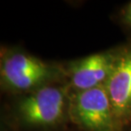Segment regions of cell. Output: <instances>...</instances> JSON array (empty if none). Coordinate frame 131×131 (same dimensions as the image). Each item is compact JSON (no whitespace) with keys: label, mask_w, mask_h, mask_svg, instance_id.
Returning a JSON list of instances; mask_svg holds the SVG:
<instances>
[{"label":"cell","mask_w":131,"mask_h":131,"mask_svg":"<svg viewBox=\"0 0 131 131\" xmlns=\"http://www.w3.org/2000/svg\"><path fill=\"white\" fill-rule=\"evenodd\" d=\"M123 131H131V120L124 127Z\"/></svg>","instance_id":"cell-7"},{"label":"cell","mask_w":131,"mask_h":131,"mask_svg":"<svg viewBox=\"0 0 131 131\" xmlns=\"http://www.w3.org/2000/svg\"><path fill=\"white\" fill-rule=\"evenodd\" d=\"M122 49V43L88 56L62 61L65 83L72 93L104 86Z\"/></svg>","instance_id":"cell-4"},{"label":"cell","mask_w":131,"mask_h":131,"mask_svg":"<svg viewBox=\"0 0 131 131\" xmlns=\"http://www.w3.org/2000/svg\"><path fill=\"white\" fill-rule=\"evenodd\" d=\"M1 97L0 131H67L72 128L71 91L66 83Z\"/></svg>","instance_id":"cell-1"},{"label":"cell","mask_w":131,"mask_h":131,"mask_svg":"<svg viewBox=\"0 0 131 131\" xmlns=\"http://www.w3.org/2000/svg\"><path fill=\"white\" fill-rule=\"evenodd\" d=\"M56 83H65L61 61L44 60L20 43L1 44V96L26 94Z\"/></svg>","instance_id":"cell-2"},{"label":"cell","mask_w":131,"mask_h":131,"mask_svg":"<svg viewBox=\"0 0 131 131\" xmlns=\"http://www.w3.org/2000/svg\"><path fill=\"white\" fill-rule=\"evenodd\" d=\"M70 123L76 131H123L103 86L71 92Z\"/></svg>","instance_id":"cell-3"},{"label":"cell","mask_w":131,"mask_h":131,"mask_svg":"<svg viewBox=\"0 0 131 131\" xmlns=\"http://www.w3.org/2000/svg\"><path fill=\"white\" fill-rule=\"evenodd\" d=\"M110 19L126 38L131 37V0L117 7L110 15Z\"/></svg>","instance_id":"cell-6"},{"label":"cell","mask_w":131,"mask_h":131,"mask_svg":"<svg viewBox=\"0 0 131 131\" xmlns=\"http://www.w3.org/2000/svg\"><path fill=\"white\" fill-rule=\"evenodd\" d=\"M103 87L124 128L131 120V37L122 43L121 52Z\"/></svg>","instance_id":"cell-5"},{"label":"cell","mask_w":131,"mask_h":131,"mask_svg":"<svg viewBox=\"0 0 131 131\" xmlns=\"http://www.w3.org/2000/svg\"><path fill=\"white\" fill-rule=\"evenodd\" d=\"M67 131H76V130H75L74 129H73V128H72H72H71V129H68V130H67Z\"/></svg>","instance_id":"cell-8"}]
</instances>
